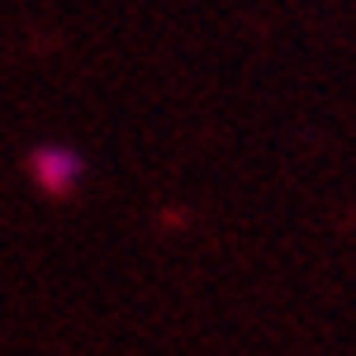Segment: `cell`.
I'll return each instance as SVG.
<instances>
[{
    "label": "cell",
    "mask_w": 356,
    "mask_h": 356,
    "mask_svg": "<svg viewBox=\"0 0 356 356\" xmlns=\"http://www.w3.org/2000/svg\"><path fill=\"white\" fill-rule=\"evenodd\" d=\"M24 166L33 176V186L43 195H53V200H67L86 181V157L76 147H67V143H38Z\"/></svg>",
    "instance_id": "6da1fadb"
}]
</instances>
